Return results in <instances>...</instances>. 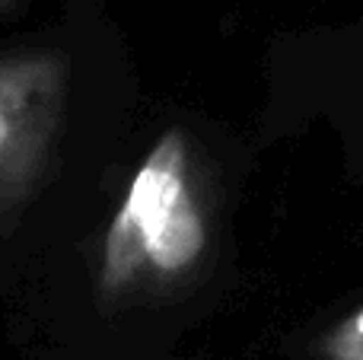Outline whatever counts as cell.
<instances>
[{
  "label": "cell",
  "instance_id": "cell-4",
  "mask_svg": "<svg viewBox=\"0 0 363 360\" xmlns=\"http://www.w3.org/2000/svg\"><path fill=\"white\" fill-rule=\"evenodd\" d=\"M4 4H10V0H0V6H4Z\"/></svg>",
  "mask_w": 363,
  "mask_h": 360
},
{
  "label": "cell",
  "instance_id": "cell-3",
  "mask_svg": "<svg viewBox=\"0 0 363 360\" xmlns=\"http://www.w3.org/2000/svg\"><path fill=\"white\" fill-rule=\"evenodd\" d=\"M315 360H363V306L322 332L315 342Z\"/></svg>",
  "mask_w": 363,
  "mask_h": 360
},
{
  "label": "cell",
  "instance_id": "cell-1",
  "mask_svg": "<svg viewBox=\"0 0 363 360\" xmlns=\"http://www.w3.org/2000/svg\"><path fill=\"white\" fill-rule=\"evenodd\" d=\"M213 208L191 137L169 128L147 150L102 236L96 291L108 310L172 300L201 278Z\"/></svg>",
  "mask_w": 363,
  "mask_h": 360
},
{
  "label": "cell",
  "instance_id": "cell-2",
  "mask_svg": "<svg viewBox=\"0 0 363 360\" xmlns=\"http://www.w3.org/2000/svg\"><path fill=\"white\" fill-rule=\"evenodd\" d=\"M67 99V64L29 48L0 57V223L32 201L55 153Z\"/></svg>",
  "mask_w": 363,
  "mask_h": 360
}]
</instances>
